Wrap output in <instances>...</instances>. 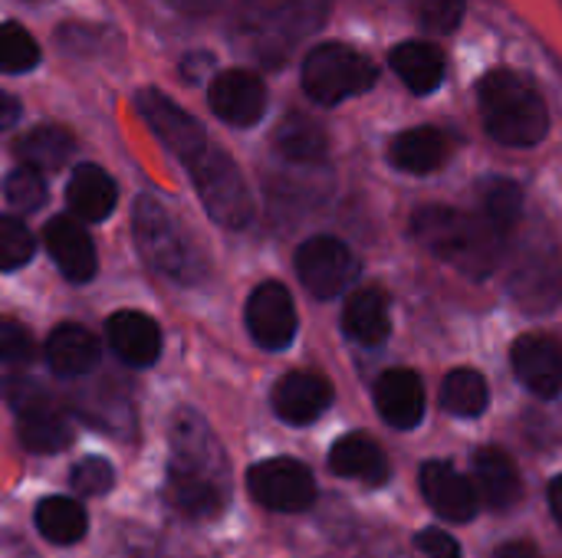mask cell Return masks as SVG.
Listing matches in <instances>:
<instances>
[{
    "mask_svg": "<svg viewBox=\"0 0 562 558\" xmlns=\"http://www.w3.org/2000/svg\"><path fill=\"white\" fill-rule=\"evenodd\" d=\"M412 234L428 253L474 280L494 273L504 257V234L494 230L481 210L468 214L448 204L418 207L412 217Z\"/></svg>",
    "mask_w": 562,
    "mask_h": 558,
    "instance_id": "1",
    "label": "cell"
},
{
    "mask_svg": "<svg viewBox=\"0 0 562 558\" xmlns=\"http://www.w3.org/2000/svg\"><path fill=\"white\" fill-rule=\"evenodd\" d=\"M484 128L510 148H533L550 132V109L540 89L517 69H494L477 86Z\"/></svg>",
    "mask_w": 562,
    "mask_h": 558,
    "instance_id": "2",
    "label": "cell"
},
{
    "mask_svg": "<svg viewBox=\"0 0 562 558\" xmlns=\"http://www.w3.org/2000/svg\"><path fill=\"white\" fill-rule=\"evenodd\" d=\"M132 230H135V247L142 253V260L175 280V283H198L207 273V263L198 250V243L181 230V224L148 194H142L135 201V214H132Z\"/></svg>",
    "mask_w": 562,
    "mask_h": 558,
    "instance_id": "3",
    "label": "cell"
},
{
    "mask_svg": "<svg viewBox=\"0 0 562 558\" xmlns=\"http://www.w3.org/2000/svg\"><path fill=\"white\" fill-rule=\"evenodd\" d=\"M198 197L204 204V210L227 230H240L250 224L254 217V197L250 187L240 174V168L234 164V158L217 148V145H204L194 158L184 161Z\"/></svg>",
    "mask_w": 562,
    "mask_h": 558,
    "instance_id": "4",
    "label": "cell"
},
{
    "mask_svg": "<svg viewBox=\"0 0 562 558\" xmlns=\"http://www.w3.org/2000/svg\"><path fill=\"white\" fill-rule=\"evenodd\" d=\"M375 66L346 43H323L303 59V89L319 105H339L375 86Z\"/></svg>",
    "mask_w": 562,
    "mask_h": 558,
    "instance_id": "5",
    "label": "cell"
},
{
    "mask_svg": "<svg viewBox=\"0 0 562 558\" xmlns=\"http://www.w3.org/2000/svg\"><path fill=\"white\" fill-rule=\"evenodd\" d=\"M237 30L260 62L277 66L286 59L293 43L306 33L303 3L300 0H247L240 7Z\"/></svg>",
    "mask_w": 562,
    "mask_h": 558,
    "instance_id": "6",
    "label": "cell"
},
{
    "mask_svg": "<svg viewBox=\"0 0 562 558\" xmlns=\"http://www.w3.org/2000/svg\"><path fill=\"white\" fill-rule=\"evenodd\" d=\"M247 487H250V497L273 513H303L316 500L313 474L293 457H273V460L254 464L247 474Z\"/></svg>",
    "mask_w": 562,
    "mask_h": 558,
    "instance_id": "7",
    "label": "cell"
},
{
    "mask_svg": "<svg viewBox=\"0 0 562 558\" xmlns=\"http://www.w3.org/2000/svg\"><path fill=\"white\" fill-rule=\"evenodd\" d=\"M296 276L316 299H336L356 283L359 260L336 237H310L296 250Z\"/></svg>",
    "mask_w": 562,
    "mask_h": 558,
    "instance_id": "8",
    "label": "cell"
},
{
    "mask_svg": "<svg viewBox=\"0 0 562 558\" xmlns=\"http://www.w3.org/2000/svg\"><path fill=\"white\" fill-rule=\"evenodd\" d=\"M135 109L138 115L145 118V125L161 138V145L168 151H175L181 161L194 158L204 145H207V135L204 128L198 125L194 115H188L175 99H168L165 92L158 89H142L135 95Z\"/></svg>",
    "mask_w": 562,
    "mask_h": 558,
    "instance_id": "9",
    "label": "cell"
},
{
    "mask_svg": "<svg viewBox=\"0 0 562 558\" xmlns=\"http://www.w3.org/2000/svg\"><path fill=\"white\" fill-rule=\"evenodd\" d=\"M247 329L260 349L280 352L296 339V306L283 283H260L247 299Z\"/></svg>",
    "mask_w": 562,
    "mask_h": 558,
    "instance_id": "10",
    "label": "cell"
},
{
    "mask_svg": "<svg viewBox=\"0 0 562 558\" xmlns=\"http://www.w3.org/2000/svg\"><path fill=\"white\" fill-rule=\"evenodd\" d=\"M514 299L524 309L543 312L550 306H557L562 293V266L560 253L553 243H533L520 253L517 266H514V280H510Z\"/></svg>",
    "mask_w": 562,
    "mask_h": 558,
    "instance_id": "11",
    "label": "cell"
},
{
    "mask_svg": "<svg viewBox=\"0 0 562 558\" xmlns=\"http://www.w3.org/2000/svg\"><path fill=\"white\" fill-rule=\"evenodd\" d=\"M207 102L221 122L247 128L257 125L267 112V86L250 69H224L214 76L207 89Z\"/></svg>",
    "mask_w": 562,
    "mask_h": 558,
    "instance_id": "12",
    "label": "cell"
},
{
    "mask_svg": "<svg viewBox=\"0 0 562 558\" xmlns=\"http://www.w3.org/2000/svg\"><path fill=\"white\" fill-rule=\"evenodd\" d=\"M510 362L517 378L537 398H560L562 395V342L543 332L520 335L510 349Z\"/></svg>",
    "mask_w": 562,
    "mask_h": 558,
    "instance_id": "13",
    "label": "cell"
},
{
    "mask_svg": "<svg viewBox=\"0 0 562 558\" xmlns=\"http://www.w3.org/2000/svg\"><path fill=\"white\" fill-rule=\"evenodd\" d=\"M422 493L428 506L448 523H471L481 510V497L474 483L445 460H428L422 467Z\"/></svg>",
    "mask_w": 562,
    "mask_h": 558,
    "instance_id": "14",
    "label": "cell"
},
{
    "mask_svg": "<svg viewBox=\"0 0 562 558\" xmlns=\"http://www.w3.org/2000/svg\"><path fill=\"white\" fill-rule=\"evenodd\" d=\"M333 405V385L316 372H290L273 388V411L286 424H313Z\"/></svg>",
    "mask_w": 562,
    "mask_h": 558,
    "instance_id": "15",
    "label": "cell"
},
{
    "mask_svg": "<svg viewBox=\"0 0 562 558\" xmlns=\"http://www.w3.org/2000/svg\"><path fill=\"white\" fill-rule=\"evenodd\" d=\"M375 408L395 431H412L425 418V385L408 368H389L375 382Z\"/></svg>",
    "mask_w": 562,
    "mask_h": 558,
    "instance_id": "16",
    "label": "cell"
},
{
    "mask_svg": "<svg viewBox=\"0 0 562 558\" xmlns=\"http://www.w3.org/2000/svg\"><path fill=\"white\" fill-rule=\"evenodd\" d=\"M168 500L188 520H214L227 503V480L171 464V470H168Z\"/></svg>",
    "mask_w": 562,
    "mask_h": 558,
    "instance_id": "17",
    "label": "cell"
},
{
    "mask_svg": "<svg viewBox=\"0 0 562 558\" xmlns=\"http://www.w3.org/2000/svg\"><path fill=\"white\" fill-rule=\"evenodd\" d=\"M43 240H46V250L66 280L86 283L95 276V263H99L95 247H92L89 234L72 217H53L43 227Z\"/></svg>",
    "mask_w": 562,
    "mask_h": 558,
    "instance_id": "18",
    "label": "cell"
},
{
    "mask_svg": "<svg viewBox=\"0 0 562 558\" xmlns=\"http://www.w3.org/2000/svg\"><path fill=\"white\" fill-rule=\"evenodd\" d=\"M105 332H109V345L115 349V355L132 368H148L161 355V329L145 312L122 309L109 319Z\"/></svg>",
    "mask_w": 562,
    "mask_h": 558,
    "instance_id": "19",
    "label": "cell"
},
{
    "mask_svg": "<svg viewBox=\"0 0 562 558\" xmlns=\"http://www.w3.org/2000/svg\"><path fill=\"white\" fill-rule=\"evenodd\" d=\"M471 483L487 510H510L524 493L520 470L501 447H481L474 454V480Z\"/></svg>",
    "mask_w": 562,
    "mask_h": 558,
    "instance_id": "20",
    "label": "cell"
},
{
    "mask_svg": "<svg viewBox=\"0 0 562 558\" xmlns=\"http://www.w3.org/2000/svg\"><path fill=\"white\" fill-rule=\"evenodd\" d=\"M16 437L33 454H59L69 447L72 428H69V418L59 411V405L46 398L16 411Z\"/></svg>",
    "mask_w": 562,
    "mask_h": 558,
    "instance_id": "21",
    "label": "cell"
},
{
    "mask_svg": "<svg viewBox=\"0 0 562 558\" xmlns=\"http://www.w3.org/2000/svg\"><path fill=\"white\" fill-rule=\"evenodd\" d=\"M46 365L59 378H82L99 365V339L82 326H56L46 339Z\"/></svg>",
    "mask_w": 562,
    "mask_h": 558,
    "instance_id": "22",
    "label": "cell"
},
{
    "mask_svg": "<svg viewBox=\"0 0 562 558\" xmlns=\"http://www.w3.org/2000/svg\"><path fill=\"white\" fill-rule=\"evenodd\" d=\"M329 467L336 477L346 480H359L369 487H382L389 480V460L382 454V447L366 437V434H346L333 444L329 451Z\"/></svg>",
    "mask_w": 562,
    "mask_h": 558,
    "instance_id": "23",
    "label": "cell"
},
{
    "mask_svg": "<svg viewBox=\"0 0 562 558\" xmlns=\"http://www.w3.org/2000/svg\"><path fill=\"white\" fill-rule=\"evenodd\" d=\"M66 204H69V210H72L79 220L99 224V220H105V217L115 210V204H119V187H115V181H112L102 168H95V164H79V168L72 171V178H69Z\"/></svg>",
    "mask_w": 562,
    "mask_h": 558,
    "instance_id": "24",
    "label": "cell"
},
{
    "mask_svg": "<svg viewBox=\"0 0 562 558\" xmlns=\"http://www.w3.org/2000/svg\"><path fill=\"white\" fill-rule=\"evenodd\" d=\"M448 151H451V145L445 138V132H438L431 125L408 128V132L395 135L392 145H389L392 164L408 171V174H431V171H438L448 161Z\"/></svg>",
    "mask_w": 562,
    "mask_h": 558,
    "instance_id": "25",
    "label": "cell"
},
{
    "mask_svg": "<svg viewBox=\"0 0 562 558\" xmlns=\"http://www.w3.org/2000/svg\"><path fill=\"white\" fill-rule=\"evenodd\" d=\"M342 329L349 339L359 345H382L392 332V312H389V296L375 286L359 289L349 296L346 312H342Z\"/></svg>",
    "mask_w": 562,
    "mask_h": 558,
    "instance_id": "26",
    "label": "cell"
},
{
    "mask_svg": "<svg viewBox=\"0 0 562 558\" xmlns=\"http://www.w3.org/2000/svg\"><path fill=\"white\" fill-rule=\"evenodd\" d=\"M395 76L415 92V95H428L441 86L445 79V56L438 46L425 43V39H408L398 43L389 56Z\"/></svg>",
    "mask_w": 562,
    "mask_h": 558,
    "instance_id": "27",
    "label": "cell"
},
{
    "mask_svg": "<svg viewBox=\"0 0 562 558\" xmlns=\"http://www.w3.org/2000/svg\"><path fill=\"white\" fill-rule=\"evenodd\" d=\"M273 145L293 164H319L326 158V148H329L326 132L310 115H300V112H290L277 125Z\"/></svg>",
    "mask_w": 562,
    "mask_h": 558,
    "instance_id": "28",
    "label": "cell"
},
{
    "mask_svg": "<svg viewBox=\"0 0 562 558\" xmlns=\"http://www.w3.org/2000/svg\"><path fill=\"white\" fill-rule=\"evenodd\" d=\"M72 151H76V145L69 138V132L59 125H36L16 141L20 161L36 171H59L72 158Z\"/></svg>",
    "mask_w": 562,
    "mask_h": 558,
    "instance_id": "29",
    "label": "cell"
},
{
    "mask_svg": "<svg viewBox=\"0 0 562 558\" xmlns=\"http://www.w3.org/2000/svg\"><path fill=\"white\" fill-rule=\"evenodd\" d=\"M36 529L53 546H72L86 536V510L69 497H49L36 506Z\"/></svg>",
    "mask_w": 562,
    "mask_h": 558,
    "instance_id": "30",
    "label": "cell"
},
{
    "mask_svg": "<svg viewBox=\"0 0 562 558\" xmlns=\"http://www.w3.org/2000/svg\"><path fill=\"white\" fill-rule=\"evenodd\" d=\"M491 405V388L481 372L454 368L441 385V408L454 418H481Z\"/></svg>",
    "mask_w": 562,
    "mask_h": 558,
    "instance_id": "31",
    "label": "cell"
},
{
    "mask_svg": "<svg viewBox=\"0 0 562 558\" xmlns=\"http://www.w3.org/2000/svg\"><path fill=\"white\" fill-rule=\"evenodd\" d=\"M481 214L487 217V224L494 230H501L507 237L520 224L524 191L514 181H507V178H487L481 184Z\"/></svg>",
    "mask_w": 562,
    "mask_h": 558,
    "instance_id": "32",
    "label": "cell"
},
{
    "mask_svg": "<svg viewBox=\"0 0 562 558\" xmlns=\"http://www.w3.org/2000/svg\"><path fill=\"white\" fill-rule=\"evenodd\" d=\"M40 62V46L20 23H0V72H26Z\"/></svg>",
    "mask_w": 562,
    "mask_h": 558,
    "instance_id": "33",
    "label": "cell"
},
{
    "mask_svg": "<svg viewBox=\"0 0 562 558\" xmlns=\"http://www.w3.org/2000/svg\"><path fill=\"white\" fill-rule=\"evenodd\" d=\"M3 197H7V204L13 210L30 214L36 207H43V201H46V181H43V174L36 168L20 164L3 178Z\"/></svg>",
    "mask_w": 562,
    "mask_h": 558,
    "instance_id": "34",
    "label": "cell"
},
{
    "mask_svg": "<svg viewBox=\"0 0 562 558\" xmlns=\"http://www.w3.org/2000/svg\"><path fill=\"white\" fill-rule=\"evenodd\" d=\"M33 257V237L16 217H0V270H20Z\"/></svg>",
    "mask_w": 562,
    "mask_h": 558,
    "instance_id": "35",
    "label": "cell"
},
{
    "mask_svg": "<svg viewBox=\"0 0 562 558\" xmlns=\"http://www.w3.org/2000/svg\"><path fill=\"white\" fill-rule=\"evenodd\" d=\"M69 483H72V490L82 493V497H102V493L112 490L115 470H112V464H109L105 457H86V460H79V464L72 467Z\"/></svg>",
    "mask_w": 562,
    "mask_h": 558,
    "instance_id": "36",
    "label": "cell"
},
{
    "mask_svg": "<svg viewBox=\"0 0 562 558\" xmlns=\"http://www.w3.org/2000/svg\"><path fill=\"white\" fill-rule=\"evenodd\" d=\"M33 355L36 345L30 329L16 319H0V365H26Z\"/></svg>",
    "mask_w": 562,
    "mask_h": 558,
    "instance_id": "37",
    "label": "cell"
},
{
    "mask_svg": "<svg viewBox=\"0 0 562 558\" xmlns=\"http://www.w3.org/2000/svg\"><path fill=\"white\" fill-rule=\"evenodd\" d=\"M418 20L425 30L454 33L464 20V0H422Z\"/></svg>",
    "mask_w": 562,
    "mask_h": 558,
    "instance_id": "38",
    "label": "cell"
},
{
    "mask_svg": "<svg viewBox=\"0 0 562 558\" xmlns=\"http://www.w3.org/2000/svg\"><path fill=\"white\" fill-rule=\"evenodd\" d=\"M418 549L428 558H461L458 539L441 533V529H422L418 533Z\"/></svg>",
    "mask_w": 562,
    "mask_h": 558,
    "instance_id": "39",
    "label": "cell"
},
{
    "mask_svg": "<svg viewBox=\"0 0 562 558\" xmlns=\"http://www.w3.org/2000/svg\"><path fill=\"white\" fill-rule=\"evenodd\" d=\"M20 112H23V105H20L10 92L0 89V132H3V128H13V125L20 122Z\"/></svg>",
    "mask_w": 562,
    "mask_h": 558,
    "instance_id": "40",
    "label": "cell"
},
{
    "mask_svg": "<svg viewBox=\"0 0 562 558\" xmlns=\"http://www.w3.org/2000/svg\"><path fill=\"white\" fill-rule=\"evenodd\" d=\"M494 558H543L530 543H507V546H501L497 549V556Z\"/></svg>",
    "mask_w": 562,
    "mask_h": 558,
    "instance_id": "41",
    "label": "cell"
},
{
    "mask_svg": "<svg viewBox=\"0 0 562 558\" xmlns=\"http://www.w3.org/2000/svg\"><path fill=\"white\" fill-rule=\"evenodd\" d=\"M550 506H553V516H557V523H560L562 529V477H557L550 483Z\"/></svg>",
    "mask_w": 562,
    "mask_h": 558,
    "instance_id": "42",
    "label": "cell"
}]
</instances>
